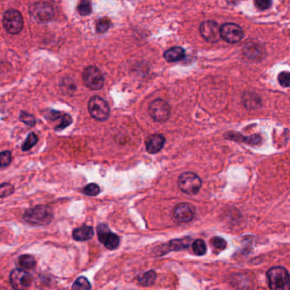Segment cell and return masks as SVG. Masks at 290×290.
<instances>
[{"label": "cell", "mask_w": 290, "mask_h": 290, "mask_svg": "<svg viewBox=\"0 0 290 290\" xmlns=\"http://www.w3.org/2000/svg\"><path fill=\"white\" fill-rule=\"evenodd\" d=\"M23 218L27 223L33 226H46L51 222L53 211L48 206H36L27 210Z\"/></svg>", "instance_id": "obj_1"}, {"label": "cell", "mask_w": 290, "mask_h": 290, "mask_svg": "<svg viewBox=\"0 0 290 290\" xmlns=\"http://www.w3.org/2000/svg\"><path fill=\"white\" fill-rule=\"evenodd\" d=\"M267 279L271 289H290V275L284 267H272L267 272Z\"/></svg>", "instance_id": "obj_2"}, {"label": "cell", "mask_w": 290, "mask_h": 290, "mask_svg": "<svg viewBox=\"0 0 290 290\" xmlns=\"http://www.w3.org/2000/svg\"><path fill=\"white\" fill-rule=\"evenodd\" d=\"M30 13L36 21L46 23L55 18V7L52 4L45 1L34 3L30 8Z\"/></svg>", "instance_id": "obj_3"}, {"label": "cell", "mask_w": 290, "mask_h": 290, "mask_svg": "<svg viewBox=\"0 0 290 290\" xmlns=\"http://www.w3.org/2000/svg\"><path fill=\"white\" fill-rule=\"evenodd\" d=\"M3 27L9 34H17L23 29L24 21L21 14L16 10H8L4 14Z\"/></svg>", "instance_id": "obj_4"}, {"label": "cell", "mask_w": 290, "mask_h": 290, "mask_svg": "<svg viewBox=\"0 0 290 290\" xmlns=\"http://www.w3.org/2000/svg\"><path fill=\"white\" fill-rule=\"evenodd\" d=\"M89 113L93 118L98 121H105L110 114L108 103L100 96H93L88 103Z\"/></svg>", "instance_id": "obj_5"}, {"label": "cell", "mask_w": 290, "mask_h": 290, "mask_svg": "<svg viewBox=\"0 0 290 290\" xmlns=\"http://www.w3.org/2000/svg\"><path fill=\"white\" fill-rule=\"evenodd\" d=\"M83 81L90 90H99L102 89L105 83V78L102 72L98 67L94 66L87 67L82 73Z\"/></svg>", "instance_id": "obj_6"}, {"label": "cell", "mask_w": 290, "mask_h": 290, "mask_svg": "<svg viewBox=\"0 0 290 290\" xmlns=\"http://www.w3.org/2000/svg\"><path fill=\"white\" fill-rule=\"evenodd\" d=\"M178 185L183 193H187L188 195H195L200 190L202 180L194 173H184L179 178Z\"/></svg>", "instance_id": "obj_7"}, {"label": "cell", "mask_w": 290, "mask_h": 290, "mask_svg": "<svg viewBox=\"0 0 290 290\" xmlns=\"http://www.w3.org/2000/svg\"><path fill=\"white\" fill-rule=\"evenodd\" d=\"M149 114L156 122L165 123L170 117V105L165 100L157 99L150 104Z\"/></svg>", "instance_id": "obj_8"}, {"label": "cell", "mask_w": 290, "mask_h": 290, "mask_svg": "<svg viewBox=\"0 0 290 290\" xmlns=\"http://www.w3.org/2000/svg\"><path fill=\"white\" fill-rule=\"evenodd\" d=\"M97 236L100 243L104 244L106 248L110 250L117 249L120 244L119 236L113 233L105 224H100L98 226Z\"/></svg>", "instance_id": "obj_9"}, {"label": "cell", "mask_w": 290, "mask_h": 290, "mask_svg": "<svg viewBox=\"0 0 290 290\" xmlns=\"http://www.w3.org/2000/svg\"><path fill=\"white\" fill-rule=\"evenodd\" d=\"M10 282L11 287L16 290L27 289L32 284L31 275L28 271L22 269H15L10 274Z\"/></svg>", "instance_id": "obj_10"}, {"label": "cell", "mask_w": 290, "mask_h": 290, "mask_svg": "<svg viewBox=\"0 0 290 290\" xmlns=\"http://www.w3.org/2000/svg\"><path fill=\"white\" fill-rule=\"evenodd\" d=\"M200 33L203 39L209 43H216L221 38V28L214 21H204L201 24Z\"/></svg>", "instance_id": "obj_11"}, {"label": "cell", "mask_w": 290, "mask_h": 290, "mask_svg": "<svg viewBox=\"0 0 290 290\" xmlns=\"http://www.w3.org/2000/svg\"><path fill=\"white\" fill-rule=\"evenodd\" d=\"M221 38L231 44L238 43L244 36L241 28L233 23L224 24L221 28Z\"/></svg>", "instance_id": "obj_12"}, {"label": "cell", "mask_w": 290, "mask_h": 290, "mask_svg": "<svg viewBox=\"0 0 290 290\" xmlns=\"http://www.w3.org/2000/svg\"><path fill=\"white\" fill-rule=\"evenodd\" d=\"M173 216L179 222L187 223L193 221L195 216V209L189 203H179L173 209Z\"/></svg>", "instance_id": "obj_13"}, {"label": "cell", "mask_w": 290, "mask_h": 290, "mask_svg": "<svg viewBox=\"0 0 290 290\" xmlns=\"http://www.w3.org/2000/svg\"><path fill=\"white\" fill-rule=\"evenodd\" d=\"M165 137L161 134H153L146 140V147L150 154H157L165 146Z\"/></svg>", "instance_id": "obj_14"}, {"label": "cell", "mask_w": 290, "mask_h": 290, "mask_svg": "<svg viewBox=\"0 0 290 290\" xmlns=\"http://www.w3.org/2000/svg\"><path fill=\"white\" fill-rule=\"evenodd\" d=\"M191 239L188 236L183 238L180 239H174L172 241H170L167 245H163L165 248L164 250V254H166L169 251L174 250V251H179L181 249H187L190 245Z\"/></svg>", "instance_id": "obj_15"}, {"label": "cell", "mask_w": 290, "mask_h": 290, "mask_svg": "<svg viewBox=\"0 0 290 290\" xmlns=\"http://www.w3.org/2000/svg\"><path fill=\"white\" fill-rule=\"evenodd\" d=\"M186 52L181 47H173L164 53V57L168 62H177L184 59Z\"/></svg>", "instance_id": "obj_16"}, {"label": "cell", "mask_w": 290, "mask_h": 290, "mask_svg": "<svg viewBox=\"0 0 290 290\" xmlns=\"http://www.w3.org/2000/svg\"><path fill=\"white\" fill-rule=\"evenodd\" d=\"M95 235L94 229L91 226H83L73 231V239L77 241H88Z\"/></svg>", "instance_id": "obj_17"}, {"label": "cell", "mask_w": 290, "mask_h": 290, "mask_svg": "<svg viewBox=\"0 0 290 290\" xmlns=\"http://www.w3.org/2000/svg\"><path fill=\"white\" fill-rule=\"evenodd\" d=\"M227 135L225 137L231 140H235V141H243L247 144H251V145H256L259 144L261 141V137L259 135H254V136H249V137H244V136L239 135V134L226 133Z\"/></svg>", "instance_id": "obj_18"}, {"label": "cell", "mask_w": 290, "mask_h": 290, "mask_svg": "<svg viewBox=\"0 0 290 290\" xmlns=\"http://www.w3.org/2000/svg\"><path fill=\"white\" fill-rule=\"evenodd\" d=\"M157 279V273L153 270L145 272L138 277V282L143 287H149L154 284Z\"/></svg>", "instance_id": "obj_19"}, {"label": "cell", "mask_w": 290, "mask_h": 290, "mask_svg": "<svg viewBox=\"0 0 290 290\" xmlns=\"http://www.w3.org/2000/svg\"><path fill=\"white\" fill-rule=\"evenodd\" d=\"M17 265H18L20 269L28 271V270L33 269V268L35 267L36 261H35V259H34V257L32 256V255L24 254V255H21V256L19 258Z\"/></svg>", "instance_id": "obj_20"}, {"label": "cell", "mask_w": 290, "mask_h": 290, "mask_svg": "<svg viewBox=\"0 0 290 290\" xmlns=\"http://www.w3.org/2000/svg\"><path fill=\"white\" fill-rule=\"evenodd\" d=\"M77 12L80 16H89L92 12V5L90 0H80L77 5Z\"/></svg>", "instance_id": "obj_21"}, {"label": "cell", "mask_w": 290, "mask_h": 290, "mask_svg": "<svg viewBox=\"0 0 290 290\" xmlns=\"http://www.w3.org/2000/svg\"><path fill=\"white\" fill-rule=\"evenodd\" d=\"M193 250L194 254L198 256H202L203 254H206L207 251V247H206L205 243L202 239H197L193 242Z\"/></svg>", "instance_id": "obj_22"}, {"label": "cell", "mask_w": 290, "mask_h": 290, "mask_svg": "<svg viewBox=\"0 0 290 290\" xmlns=\"http://www.w3.org/2000/svg\"><path fill=\"white\" fill-rule=\"evenodd\" d=\"M38 141H39V138H38L36 134H29L28 137H27L26 141H25L23 145H22V147H21L22 151L27 152V151H29V150L32 149L33 147H34V146L36 145Z\"/></svg>", "instance_id": "obj_23"}, {"label": "cell", "mask_w": 290, "mask_h": 290, "mask_svg": "<svg viewBox=\"0 0 290 290\" xmlns=\"http://www.w3.org/2000/svg\"><path fill=\"white\" fill-rule=\"evenodd\" d=\"M72 288L73 289H90L91 285L86 277H80L75 281L72 285Z\"/></svg>", "instance_id": "obj_24"}, {"label": "cell", "mask_w": 290, "mask_h": 290, "mask_svg": "<svg viewBox=\"0 0 290 290\" xmlns=\"http://www.w3.org/2000/svg\"><path fill=\"white\" fill-rule=\"evenodd\" d=\"M111 26V20L108 17L100 18L96 23V31L99 34H104L108 31Z\"/></svg>", "instance_id": "obj_25"}, {"label": "cell", "mask_w": 290, "mask_h": 290, "mask_svg": "<svg viewBox=\"0 0 290 290\" xmlns=\"http://www.w3.org/2000/svg\"><path fill=\"white\" fill-rule=\"evenodd\" d=\"M82 193L86 196H97L100 193V188L96 184H89L82 189Z\"/></svg>", "instance_id": "obj_26"}, {"label": "cell", "mask_w": 290, "mask_h": 290, "mask_svg": "<svg viewBox=\"0 0 290 290\" xmlns=\"http://www.w3.org/2000/svg\"><path fill=\"white\" fill-rule=\"evenodd\" d=\"M20 119H21V122H23L25 124L30 126V127H34L36 123L34 116L29 114V113H25V112H21V114H20Z\"/></svg>", "instance_id": "obj_27"}, {"label": "cell", "mask_w": 290, "mask_h": 290, "mask_svg": "<svg viewBox=\"0 0 290 290\" xmlns=\"http://www.w3.org/2000/svg\"><path fill=\"white\" fill-rule=\"evenodd\" d=\"M72 123V118L69 114H64L63 117H62V121L60 124L57 126L56 128V130L60 131L64 129V128H67L68 126Z\"/></svg>", "instance_id": "obj_28"}, {"label": "cell", "mask_w": 290, "mask_h": 290, "mask_svg": "<svg viewBox=\"0 0 290 290\" xmlns=\"http://www.w3.org/2000/svg\"><path fill=\"white\" fill-rule=\"evenodd\" d=\"M14 191H15V189H14L13 187L11 184L3 183L0 187V197L3 198L5 197L11 195V193H14Z\"/></svg>", "instance_id": "obj_29"}, {"label": "cell", "mask_w": 290, "mask_h": 290, "mask_svg": "<svg viewBox=\"0 0 290 290\" xmlns=\"http://www.w3.org/2000/svg\"><path fill=\"white\" fill-rule=\"evenodd\" d=\"M11 162V153L9 151H5L1 152L0 155V163H1V168H5L8 166Z\"/></svg>", "instance_id": "obj_30"}, {"label": "cell", "mask_w": 290, "mask_h": 290, "mask_svg": "<svg viewBox=\"0 0 290 290\" xmlns=\"http://www.w3.org/2000/svg\"><path fill=\"white\" fill-rule=\"evenodd\" d=\"M278 81L283 87H290V72H282L278 75Z\"/></svg>", "instance_id": "obj_31"}, {"label": "cell", "mask_w": 290, "mask_h": 290, "mask_svg": "<svg viewBox=\"0 0 290 290\" xmlns=\"http://www.w3.org/2000/svg\"><path fill=\"white\" fill-rule=\"evenodd\" d=\"M211 244L216 249H225L226 248V245H227L226 240L222 238H219V236L211 239Z\"/></svg>", "instance_id": "obj_32"}, {"label": "cell", "mask_w": 290, "mask_h": 290, "mask_svg": "<svg viewBox=\"0 0 290 290\" xmlns=\"http://www.w3.org/2000/svg\"><path fill=\"white\" fill-rule=\"evenodd\" d=\"M254 5L259 10H267L272 6V0H254Z\"/></svg>", "instance_id": "obj_33"}]
</instances>
